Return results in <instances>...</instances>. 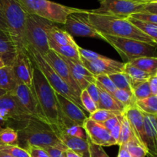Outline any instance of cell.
Here are the masks:
<instances>
[{"mask_svg":"<svg viewBox=\"0 0 157 157\" xmlns=\"http://www.w3.org/2000/svg\"><path fill=\"white\" fill-rule=\"evenodd\" d=\"M16 130L18 134V146L25 150L30 147H52L63 151L67 150L53 127L42 121L31 118Z\"/></svg>","mask_w":157,"mask_h":157,"instance_id":"6da1fadb","label":"cell"},{"mask_svg":"<svg viewBox=\"0 0 157 157\" xmlns=\"http://www.w3.org/2000/svg\"><path fill=\"white\" fill-rule=\"evenodd\" d=\"M87 18L90 24L102 35L130 38L157 46L152 38L129 21L127 18L93 13L90 10L87 12Z\"/></svg>","mask_w":157,"mask_h":157,"instance_id":"7a4b0ae2","label":"cell"},{"mask_svg":"<svg viewBox=\"0 0 157 157\" xmlns=\"http://www.w3.org/2000/svg\"><path fill=\"white\" fill-rule=\"evenodd\" d=\"M32 87L44 118L58 133L61 110L57 99L56 92L49 84L41 71L34 64Z\"/></svg>","mask_w":157,"mask_h":157,"instance_id":"3957f363","label":"cell"},{"mask_svg":"<svg viewBox=\"0 0 157 157\" xmlns=\"http://www.w3.org/2000/svg\"><path fill=\"white\" fill-rule=\"evenodd\" d=\"M0 8L17 54L29 53L25 38V22L28 13L18 0H0Z\"/></svg>","mask_w":157,"mask_h":157,"instance_id":"277c9868","label":"cell"},{"mask_svg":"<svg viewBox=\"0 0 157 157\" xmlns=\"http://www.w3.org/2000/svg\"><path fill=\"white\" fill-rule=\"evenodd\" d=\"M28 14L35 15L54 23L64 25L67 16L86 10L63 6L49 0H18Z\"/></svg>","mask_w":157,"mask_h":157,"instance_id":"5b68a950","label":"cell"},{"mask_svg":"<svg viewBox=\"0 0 157 157\" xmlns=\"http://www.w3.org/2000/svg\"><path fill=\"white\" fill-rule=\"evenodd\" d=\"M28 52H29L31 61L41 71V73L44 75V76L47 79L48 82L54 89V90L56 93L64 96L69 101L75 103L84 111L85 110H84V107L81 104L79 95L77 94L75 90L64 80L61 79V77L48 64L47 61L43 58V56H41L38 52H37L32 48H28Z\"/></svg>","mask_w":157,"mask_h":157,"instance_id":"8992f818","label":"cell"},{"mask_svg":"<svg viewBox=\"0 0 157 157\" xmlns=\"http://www.w3.org/2000/svg\"><path fill=\"white\" fill-rule=\"evenodd\" d=\"M55 23L38 17L28 14L25 22V38L28 47L32 48L44 56L50 48L48 44V32Z\"/></svg>","mask_w":157,"mask_h":157,"instance_id":"52a82bcc","label":"cell"},{"mask_svg":"<svg viewBox=\"0 0 157 157\" xmlns=\"http://www.w3.org/2000/svg\"><path fill=\"white\" fill-rule=\"evenodd\" d=\"M102 35L103 39L126 58L127 62L144 57H157V46L130 38Z\"/></svg>","mask_w":157,"mask_h":157,"instance_id":"ba28073f","label":"cell"},{"mask_svg":"<svg viewBox=\"0 0 157 157\" xmlns=\"http://www.w3.org/2000/svg\"><path fill=\"white\" fill-rule=\"evenodd\" d=\"M100 7L90 12L127 18L138 12H144L146 2L136 0H99Z\"/></svg>","mask_w":157,"mask_h":157,"instance_id":"9c48e42d","label":"cell"},{"mask_svg":"<svg viewBox=\"0 0 157 157\" xmlns=\"http://www.w3.org/2000/svg\"><path fill=\"white\" fill-rule=\"evenodd\" d=\"M87 12L88 10L69 15L64 24V31L72 37H87L104 40L103 35L89 21Z\"/></svg>","mask_w":157,"mask_h":157,"instance_id":"30bf717a","label":"cell"},{"mask_svg":"<svg viewBox=\"0 0 157 157\" xmlns=\"http://www.w3.org/2000/svg\"><path fill=\"white\" fill-rule=\"evenodd\" d=\"M12 93L16 98L20 107L31 117L48 123L41 112L32 87H28L24 83L18 81L16 87Z\"/></svg>","mask_w":157,"mask_h":157,"instance_id":"8fae6325","label":"cell"},{"mask_svg":"<svg viewBox=\"0 0 157 157\" xmlns=\"http://www.w3.org/2000/svg\"><path fill=\"white\" fill-rule=\"evenodd\" d=\"M87 138L93 144L101 147H110L117 145V143L110 136V133L101 124L97 123L87 117L83 124Z\"/></svg>","mask_w":157,"mask_h":157,"instance_id":"7c38bea8","label":"cell"},{"mask_svg":"<svg viewBox=\"0 0 157 157\" xmlns=\"http://www.w3.org/2000/svg\"><path fill=\"white\" fill-rule=\"evenodd\" d=\"M82 64L94 77L101 75H110L124 72L125 63L111 59L104 56L95 61H87L81 58Z\"/></svg>","mask_w":157,"mask_h":157,"instance_id":"4fadbf2b","label":"cell"},{"mask_svg":"<svg viewBox=\"0 0 157 157\" xmlns=\"http://www.w3.org/2000/svg\"><path fill=\"white\" fill-rule=\"evenodd\" d=\"M48 64L52 67L54 71L59 75L61 79L64 80L78 95L81 94V90L73 79L70 69L62 58L58 54L52 50H49L44 56H43Z\"/></svg>","mask_w":157,"mask_h":157,"instance_id":"5bb4252c","label":"cell"},{"mask_svg":"<svg viewBox=\"0 0 157 157\" xmlns=\"http://www.w3.org/2000/svg\"><path fill=\"white\" fill-rule=\"evenodd\" d=\"M0 109L6 110L11 115L12 121L17 124L15 130H18L32 118L20 107L16 98L12 93H7L0 97Z\"/></svg>","mask_w":157,"mask_h":157,"instance_id":"9a60e30c","label":"cell"},{"mask_svg":"<svg viewBox=\"0 0 157 157\" xmlns=\"http://www.w3.org/2000/svg\"><path fill=\"white\" fill-rule=\"evenodd\" d=\"M12 68L18 81L24 83L28 87H32L33 80V64L31 61L29 53L21 52L17 54Z\"/></svg>","mask_w":157,"mask_h":157,"instance_id":"2e32d148","label":"cell"},{"mask_svg":"<svg viewBox=\"0 0 157 157\" xmlns=\"http://www.w3.org/2000/svg\"><path fill=\"white\" fill-rule=\"evenodd\" d=\"M124 114L130 123L134 136L139 141L140 144L146 148L147 136L144 128V114L142 111H140L134 104L131 107H127L124 111Z\"/></svg>","mask_w":157,"mask_h":157,"instance_id":"e0dca14e","label":"cell"},{"mask_svg":"<svg viewBox=\"0 0 157 157\" xmlns=\"http://www.w3.org/2000/svg\"><path fill=\"white\" fill-rule=\"evenodd\" d=\"M143 113V112H142ZM147 143L146 151L148 157H157V116L143 113Z\"/></svg>","mask_w":157,"mask_h":157,"instance_id":"ac0fdd59","label":"cell"},{"mask_svg":"<svg viewBox=\"0 0 157 157\" xmlns=\"http://www.w3.org/2000/svg\"><path fill=\"white\" fill-rule=\"evenodd\" d=\"M56 97L61 113L74 123L83 127L84 121L88 117L84 110L62 95L56 93Z\"/></svg>","mask_w":157,"mask_h":157,"instance_id":"d6986e66","label":"cell"},{"mask_svg":"<svg viewBox=\"0 0 157 157\" xmlns=\"http://www.w3.org/2000/svg\"><path fill=\"white\" fill-rule=\"evenodd\" d=\"M17 56V51L9 32L0 30V58L6 66L13 65Z\"/></svg>","mask_w":157,"mask_h":157,"instance_id":"ffe728a7","label":"cell"},{"mask_svg":"<svg viewBox=\"0 0 157 157\" xmlns=\"http://www.w3.org/2000/svg\"><path fill=\"white\" fill-rule=\"evenodd\" d=\"M58 135L67 150L75 152L81 157H90L87 139L67 136L63 133H58Z\"/></svg>","mask_w":157,"mask_h":157,"instance_id":"44dd1931","label":"cell"},{"mask_svg":"<svg viewBox=\"0 0 157 157\" xmlns=\"http://www.w3.org/2000/svg\"><path fill=\"white\" fill-rule=\"evenodd\" d=\"M48 44L51 50L54 51L61 56L64 57L75 63L82 64L81 57L78 52V44L58 45L48 38Z\"/></svg>","mask_w":157,"mask_h":157,"instance_id":"7402d4cb","label":"cell"},{"mask_svg":"<svg viewBox=\"0 0 157 157\" xmlns=\"http://www.w3.org/2000/svg\"><path fill=\"white\" fill-rule=\"evenodd\" d=\"M98 85V84H97ZM100 91V101L98 104V109H105V110H111V111L124 113L126 109L124 106L118 102L114 97L104 90L102 87L98 86Z\"/></svg>","mask_w":157,"mask_h":157,"instance_id":"603a6c76","label":"cell"},{"mask_svg":"<svg viewBox=\"0 0 157 157\" xmlns=\"http://www.w3.org/2000/svg\"><path fill=\"white\" fill-rule=\"evenodd\" d=\"M17 83L18 80L12 66H5L0 69V88L12 93L16 87Z\"/></svg>","mask_w":157,"mask_h":157,"instance_id":"cb8c5ba5","label":"cell"},{"mask_svg":"<svg viewBox=\"0 0 157 157\" xmlns=\"http://www.w3.org/2000/svg\"><path fill=\"white\" fill-rule=\"evenodd\" d=\"M49 39L53 41L58 45H67V44H76V41L73 37L67 33L66 31L59 29L58 26L53 25L48 32Z\"/></svg>","mask_w":157,"mask_h":157,"instance_id":"d4e9b609","label":"cell"},{"mask_svg":"<svg viewBox=\"0 0 157 157\" xmlns=\"http://www.w3.org/2000/svg\"><path fill=\"white\" fill-rule=\"evenodd\" d=\"M61 56V55H60ZM61 58L64 59V61H65L66 64L68 66L69 69H70L71 74V76L73 78V79L75 80V81L76 82V84H78V87H80V89L82 91L83 90H85L86 87L89 85V84L93 82H96V79L94 78H88V77L85 76V75H83L80 71H78V69L75 67V64L72 62L71 60L67 59V58H64V57L61 56Z\"/></svg>","mask_w":157,"mask_h":157,"instance_id":"484cf974","label":"cell"},{"mask_svg":"<svg viewBox=\"0 0 157 157\" xmlns=\"http://www.w3.org/2000/svg\"><path fill=\"white\" fill-rule=\"evenodd\" d=\"M124 73L127 75V78L130 80L131 86L135 84H137V83L148 81L149 78H150V76H152L150 74L140 70V69L138 68V67L131 65V64L128 62L125 63Z\"/></svg>","mask_w":157,"mask_h":157,"instance_id":"4316f807","label":"cell"},{"mask_svg":"<svg viewBox=\"0 0 157 157\" xmlns=\"http://www.w3.org/2000/svg\"><path fill=\"white\" fill-rule=\"evenodd\" d=\"M128 63L150 74V75H154L156 73L157 57H144V58L135 59Z\"/></svg>","mask_w":157,"mask_h":157,"instance_id":"83f0119b","label":"cell"},{"mask_svg":"<svg viewBox=\"0 0 157 157\" xmlns=\"http://www.w3.org/2000/svg\"><path fill=\"white\" fill-rule=\"evenodd\" d=\"M127 18L129 21L134 25L136 27H137L140 30L142 31L147 36L152 38L157 44V25L152 24V23L147 22V21L136 19V18L130 16H128Z\"/></svg>","mask_w":157,"mask_h":157,"instance_id":"f1b7e54d","label":"cell"},{"mask_svg":"<svg viewBox=\"0 0 157 157\" xmlns=\"http://www.w3.org/2000/svg\"><path fill=\"white\" fill-rule=\"evenodd\" d=\"M18 145V134L15 129L7 127L0 130V147Z\"/></svg>","mask_w":157,"mask_h":157,"instance_id":"f546056e","label":"cell"},{"mask_svg":"<svg viewBox=\"0 0 157 157\" xmlns=\"http://www.w3.org/2000/svg\"><path fill=\"white\" fill-rule=\"evenodd\" d=\"M135 105L143 113L157 116V95H151L144 100L136 101Z\"/></svg>","mask_w":157,"mask_h":157,"instance_id":"4dcf8cb0","label":"cell"},{"mask_svg":"<svg viewBox=\"0 0 157 157\" xmlns=\"http://www.w3.org/2000/svg\"><path fill=\"white\" fill-rule=\"evenodd\" d=\"M133 139H136L133 135L132 129L130 127V123L126 117L124 112L123 113L122 119H121V133H120L119 140H118L117 145L121 146L123 144H127L130 140Z\"/></svg>","mask_w":157,"mask_h":157,"instance_id":"1f68e13d","label":"cell"},{"mask_svg":"<svg viewBox=\"0 0 157 157\" xmlns=\"http://www.w3.org/2000/svg\"><path fill=\"white\" fill-rule=\"evenodd\" d=\"M133 97L136 101H140L151 96V90L148 81L137 83L131 86Z\"/></svg>","mask_w":157,"mask_h":157,"instance_id":"d6a6232c","label":"cell"},{"mask_svg":"<svg viewBox=\"0 0 157 157\" xmlns=\"http://www.w3.org/2000/svg\"><path fill=\"white\" fill-rule=\"evenodd\" d=\"M113 96L114 97V98L118 102L121 103L124 106L125 109L134 105L135 102H136V100L133 97V92L127 91V90H125L117 89L116 91L113 93Z\"/></svg>","mask_w":157,"mask_h":157,"instance_id":"836d02e7","label":"cell"},{"mask_svg":"<svg viewBox=\"0 0 157 157\" xmlns=\"http://www.w3.org/2000/svg\"><path fill=\"white\" fill-rule=\"evenodd\" d=\"M109 77L113 81V84H115L117 88L132 92V87L130 80L124 72L113 74V75H109Z\"/></svg>","mask_w":157,"mask_h":157,"instance_id":"e575fe53","label":"cell"},{"mask_svg":"<svg viewBox=\"0 0 157 157\" xmlns=\"http://www.w3.org/2000/svg\"><path fill=\"white\" fill-rule=\"evenodd\" d=\"M122 113H120V112L105 110V109H98L94 113L89 115L88 117L92 121H95V122L103 124L110 118L113 117L114 116H117V115H121Z\"/></svg>","mask_w":157,"mask_h":157,"instance_id":"d590c367","label":"cell"},{"mask_svg":"<svg viewBox=\"0 0 157 157\" xmlns=\"http://www.w3.org/2000/svg\"><path fill=\"white\" fill-rule=\"evenodd\" d=\"M96 79V84L101 87H102L104 90L108 92L111 95L113 94L117 90V87L115 84H113V81L110 78L109 75H101L95 77Z\"/></svg>","mask_w":157,"mask_h":157,"instance_id":"8d00e7d4","label":"cell"},{"mask_svg":"<svg viewBox=\"0 0 157 157\" xmlns=\"http://www.w3.org/2000/svg\"><path fill=\"white\" fill-rule=\"evenodd\" d=\"M132 157H146L147 151L145 148L139 143L136 139H133L125 144Z\"/></svg>","mask_w":157,"mask_h":157,"instance_id":"74e56055","label":"cell"},{"mask_svg":"<svg viewBox=\"0 0 157 157\" xmlns=\"http://www.w3.org/2000/svg\"><path fill=\"white\" fill-rule=\"evenodd\" d=\"M80 99H81V104H82L84 110L89 113V115L94 113V112L98 109V105H97L94 103V101L92 100V98H90V95L87 94V90H83L82 91H81V94H80Z\"/></svg>","mask_w":157,"mask_h":157,"instance_id":"f35d334b","label":"cell"},{"mask_svg":"<svg viewBox=\"0 0 157 157\" xmlns=\"http://www.w3.org/2000/svg\"><path fill=\"white\" fill-rule=\"evenodd\" d=\"M0 151L9 153L13 157H30L29 152L18 146H5L0 147Z\"/></svg>","mask_w":157,"mask_h":157,"instance_id":"ab89813d","label":"cell"},{"mask_svg":"<svg viewBox=\"0 0 157 157\" xmlns=\"http://www.w3.org/2000/svg\"><path fill=\"white\" fill-rule=\"evenodd\" d=\"M130 17H133L136 19L147 21V22L152 23V24L157 25V14L150 13V12H138V13L133 14V15H130Z\"/></svg>","mask_w":157,"mask_h":157,"instance_id":"60d3db41","label":"cell"},{"mask_svg":"<svg viewBox=\"0 0 157 157\" xmlns=\"http://www.w3.org/2000/svg\"><path fill=\"white\" fill-rule=\"evenodd\" d=\"M78 52H79L81 58H83L84 60H87V61H95V60L103 58L104 57V55H100V54L93 52V51L83 48L80 47L79 45H78Z\"/></svg>","mask_w":157,"mask_h":157,"instance_id":"b9f144b4","label":"cell"},{"mask_svg":"<svg viewBox=\"0 0 157 157\" xmlns=\"http://www.w3.org/2000/svg\"><path fill=\"white\" fill-rule=\"evenodd\" d=\"M87 140H88L89 144V154H90V157H109L107 153L104 151L102 147L93 144L88 139H87Z\"/></svg>","mask_w":157,"mask_h":157,"instance_id":"7bdbcfd3","label":"cell"},{"mask_svg":"<svg viewBox=\"0 0 157 157\" xmlns=\"http://www.w3.org/2000/svg\"><path fill=\"white\" fill-rule=\"evenodd\" d=\"M85 90H87V94L90 95V98H92V100L94 101V103L98 107L100 101V91L96 82H93L89 84V85L86 87Z\"/></svg>","mask_w":157,"mask_h":157,"instance_id":"ee69618b","label":"cell"},{"mask_svg":"<svg viewBox=\"0 0 157 157\" xmlns=\"http://www.w3.org/2000/svg\"><path fill=\"white\" fill-rule=\"evenodd\" d=\"M30 157H50L44 149L38 147H30L27 149Z\"/></svg>","mask_w":157,"mask_h":157,"instance_id":"f6af8a7d","label":"cell"},{"mask_svg":"<svg viewBox=\"0 0 157 157\" xmlns=\"http://www.w3.org/2000/svg\"><path fill=\"white\" fill-rule=\"evenodd\" d=\"M122 115L123 113L121 115H117V116L113 117L110 118V119H108L107 121H105V122L103 123V124H102V125L104 126L107 130L110 131V130H111L112 129H113V127H114L115 126L119 123V121H121V117H122Z\"/></svg>","mask_w":157,"mask_h":157,"instance_id":"bcb514c9","label":"cell"},{"mask_svg":"<svg viewBox=\"0 0 157 157\" xmlns=\"http://www.w3.org/2000/svg\"><path fill=\"white\" fill-rule=\"evenodd\" d=\"M44 150L48 153L50 157H64V151L52 147H44Z\"/></svg>","mask_w":157,"mask_h":157,"instance_id":"7dc6e473","label":"cell"},{"mask_svg":"<svg viewBox=\"0 0 157 157\" xmlns=\"http://www.w3.org/2000/svg\"><path fill=\"white\" fill-rule=\"evenodd\" d=\"M121 119H122V117H121ZM121 121H119V123H118V124H117V125L115 126V127L110 131V136H112V138H113V139L115 140V142L117 143H117H118V140H119V137H120V133H121Z\"/></svg>","mask_w":157,"mask_h":157,"instance_id":"c3c4849f","label":"cell"},{"mask_svg":"<svg viewBox=\"0 0 157 157\" xmlns=\"http://www.w3.org/2000/svg\"><path fill=\"white\" fill-rule=\"evenodd\" d=\"M148 83L152 95H157V75H154L150 76L148 79Z\"/></svg>","mask_w":157,"mask_h":157,"instance_id":"681fc988","label":"cell"},{"mask_svg":"<svg viewBox=\"0 0 157 157\" xmlns=\"http://www.w3.org/2000/svg\"><path fill=\"white\" fill-rule=\"evenodd\" d=\"M144 12L157 14V3H147L144 8Z\"/></svg>","mask_w":157,"mask_h":157,"instance_id":"f907efd6","label":"cell"},{"mask_svg":"<svg viewBox=\"0 0 157 157\" xmlns=\"http://www.w3.org/2000/svg\"><path fill=\"white\" fill-rule=\"evenodd\" d=\"M117 157H132L130 156V153H129L128 150H127L125 144H123V145L120 146Z\"/></svg>","mask_w":157,"mask_h":157,"instance_id":"816d5d0a","label":"cell"},{"mask_svg":"<svg viewBox=\"0 0 157 157\" xmlns=\"http://www.w3.org/2000/svg\"><path fill=\"white\" fill-rule=\"evenodd\" d=\"M0 30L5 31V32H8V28L6 25V20H5L4 15H3L2 12V9L0 8Z\"/></svg>","mask_w":157,"mask_h":157,"instance_id":"f5cc1de1","label":"cell"},{"mask_svg":"<svg viewBox=\"0 0 157 157\" xmlns=\"http://www.w3.org/2000/svg\"><path fill=\"white\" fill-rule=\"evenodd\" d=\"M64 157H81L79 154L71 150H67L64 151Z\"/></svg>","mask_w":157,"mask_h":157,"instance_id":"db71d44e","label":"cell"},{"mask_svg":"<svg viewBox=\"0 0 157 157\" xmlns=\"http://www.w3.org/2000/svg\"><path fill=\"white\" fill-rule=\"evenodd\" d=\"M0 157H13L11 155H9V153H6L5 152L0 151Z\"/></svg>","mask_w":157,"mask_h":157,"instance_id":"11a10c76","label":"cell"},{"mask_svg":"<svg viewBox=\"0 0 157 157\" xmlns=\"http://www.w3.org/2000/svg\"><path fill=\"white\" fill-rule=\"evenodd\" d=\"M5 66H6V64H5V62L3 61V60L0 58V69L2 68V67H4Z\"/></svg>","mask_w":157,"mask_h":157,"instance_id":"9f6ffc18","label":"cell"},{"mask_svg":"<svg viewBox=\"0 0 157 157\" xmlns=\"http://www.w3.org/2000/svg\"><path fill=\"white\" fill-rule=\"evenodd\" d=\"M7 93H8V92H6L5 90H3V89L0 88V97H2V96H3V95L6 94H7Z\"/></svg>","mask_w":157,"mask_h":157,"instance_id":"6f0895ef","label":"cell"},{"mask_svg":"<svg viewBox=\"0 0 157 157\" xmlns=\"http://www.w3.org/2000/svg\"><path fill=\"white\" fill-rule=\"evenodd\" d=\"M147 3H157V0H147Z\"/></svg>","mask_w":157,"mask_h":157,"instance_id":"680465c9","label":"cell"},{"mask_svg":"<svg viewBox=\"0 0 157 157\" xmlns=\"http://www.w3.org/2000/svg\"><path fill=\"white\" fill-rule=\"evenodd\" d=\"M136 1H142V2H146V3H147V0H136Z\"/></svg>","mask_w":157,"mask_h":157,"instance_id":"91938a15","label":"cell"},{"mask_svg":"<svg viewBox=\"0 0 157 157\" xmlns=\"http://www.w3.org/2000/svg\"><path fill=\"white\" fill-rule=\"evenodd\" d=\"M2 126H1V125H0V130H2Z\"/></svg>","mask_w":157,"mask_h":157,"instance_id":"94428289","label":"cell"},{"mask_svg":"<svg viewBox=\"0 0 157 157\" xmlns=\"http://www.w3.org/2000/svg\"><path fill=\"white\" fill-rule=\"evenodd\" d=\"M156 75H157V71H156Z\"/></svg>","mask_w":157,"mask_h":157,"instance_id":"6125c7cd","label":"cell"}]
</instances>
